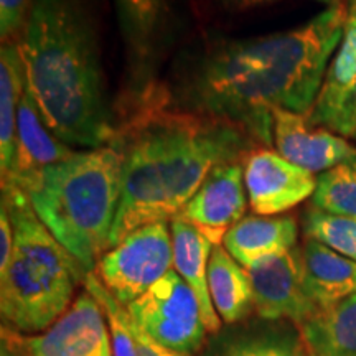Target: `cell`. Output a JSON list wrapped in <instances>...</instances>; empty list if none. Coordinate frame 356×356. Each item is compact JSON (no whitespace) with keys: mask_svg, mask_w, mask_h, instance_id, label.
<instances>
[{"mask_svg":"<svg viewBox=\"0 0 356 356\" xmlns=\"http://www.w3.org/2000/svg\"><path fill=\"white\" fill-rule=\"evenodd\" d=\"M73 154L74 150L47 127L29 84H25L17 122L15 160L10 175L2 181V186L15 185L26 193L48 167Z\"/></svg>","mask_w":356,"mask_h":356,"instance_id":"13","label":"cell"},{"mask_svg":"<svg viewBox=\"0 0 356 356\" xmlns=\"http://www.w3.org/2000/svg\"><path fill=\"white\" fill-rule=\"evenodd\" d=\"M84 287L96 297L102 309H104L106 320H108L113 356H139V353H137L136 338H134L132 333V318L129 315L127 307L122 305L104 287V284L101 282L95 270L86 275Z\"/></svg>","mask_w":356,"mask_h":356,"instance_id":"24","label":"cell"},{"mask_svg":"<svg viewBox=\"0 0 356 356\" xmlns=\"http://www.w3.org/2000/svg\"><path fill=\"white\" fill-rule=\"evenodd\" d=\"M136 95L155 83L152 71L165 33V0H115Z\"/></svg>","mask_w":356,"mask_h":356,"instance_id":"14","label":"cell"},{"mask_svg":"<svg viewBox=\"0 0 356 356\" xmlns=\"http://www.w3.org/2000/svg\"><path fill=\"white\" fill-rule=\"evenodd\" d=\"M172 267V229L167 222H152L132 231L104 252L95 273L115 299L127 307L170 273Z\"/></svg>","mask_w":356,"mask_h":356,"instance_id":"7","label":"cell"},{"mask_svg":"<svg viewBox=\"0 0 356 356\" xmlns=\"http://www.w3.org/2000/svg\"><path fill=\"white\" fill-rule=\"evenodd\" d=\"M292 325L259 317L228 325L213 333L197 356H307Z\"/></svg>","mask_w":356,"mask_h":356,"instance_id":"15","label":"cell"},{"mask_svg":"<svg viewBox=\"0 0 356 356\" xmlns=\"http://www.w3.org/2000/svg\"><path fill=\"white\" fill-rule=\"evenodd\" d=\"M26 74L19 42L3 43L0 51V173L2 181L10 175L17 147L19 108Z\"/></svg>","mask_w":356,"mask_h":356,"instance_id":"22","label":"cell"},{"mask_svg":"<svg viewBox=\"0 0 356 356\" xmlns=\"http://www.w3.org/2000/svg\"><path fill=\"white\" fill-rule=\"evenodd\" d=\"M218 2L222 3V6L228 7V8H249V7L262 6V3L275 2V0H218ZM320 2L335 3V2H338V0H320Z\"/></svg>","mask_w":356,"mask_h":356,"instance_id":"31","label":"cell"},{"mask_svg":"<svg viewBox=\"0 0 356 356\" xmlns=\"http://www.w3.org/2000/svg\"><path fill=\"white\" fill-rule=\"evenodd\" d=\"M243 162L221 163L204 178L178 216L195 226L213 246H220L248 208Z\"/></svg>","mask_w":356,"mask_h":356,"instance_id":"11","label":"cell"},{"mask_svg":"<svg viewBox=\"0 0 356 356\" xmlns=\"http://www.w3.org/2000/svg\"><path fill=\"white\" fill-rule=\"evenodd\" d=\"M356 83V10H348L343 38L328 65L317 99L309 111L310 124L332 131Z\"/></svg>","mask_w":356,"mask_h":356,"instance_id":"19","label":"cell"},{"mask_svg":"<svg viewBox=\"0 0 356 356\" xmlns=\"http://www.w3.org/2000/svg\"><path fill=\"white\" fill-rule=\"evenodd\" d=\"M121 188L122 155L104 145L48 167L26 195L43 225L89 274L111 248Z\"/></svg>","mask_w":356,"mask_h":356,"instance_id":"4","label":"cell"},{"mask_svg":"<svg viewBox=\"0 0 356 356\" xmlns=\"http://www.w3.org/2000/svg\"><path fill=\"white\" fill-rule=\"evenodd\" d=\"M13 251V226L7 208H0V273L6 269Z\"/></svg>","mask_w":356,"mask_h":356,"instance_id":"29","label":"cell"},{"mask_svg":"<svg viewBox=\"0 0 356 356\" xmlns=\"http://www.w3.org/2000/svg\"><path fill=\"white\" fill-rule=\"evenodd\" d=\"M173 241V267L195 292L202 307L203 322L208 333L221 330V318L213 307L208 289V262L213 244L181 216L170 221Z\"/></svg>","mask_w":356,"mask_h":356,"instance_id":"18","label":"cell"},{"mask_svg":"<svg viewBox=\"0 0 356 356\" xmlns=\"http://www.w3.org/2000/svg\"><path fill=\"white\" fill-rule=\"evenodd\" d=\"M307 356H356V293L299 327Z\"/></svg>","mask_w":356,"mask_h":356,"instance_id":"21","label":"cell"},{"mask_svg":"<svg viewBox=\"0 0 356 356\" xmlns=\"http://www.w3.org/2000/svg\"><path fill=\"white\" fill-rule=\"evenodd\" d=\"M0 356H33L26 343V337L2 325V343H0Z\"/></svg>","mask_w":356,"mask_h":356,"instance_id":"28","label":"cell"},{"mask_svg":"<svg viewBox=\"0 0 356 356\" xmlns=\"http://www.w3.org/2000/svg\"><path fill=\"white\" fill-rule=\"evenodd\" d=\"M19 47L26 84L47 127L68 145H109L115 115L92 0H33Z\"/></svg>","mask_w":356,"mask_h":356,"instance_id":"3","label":"cell"},{"mask_svg":"<svg viewBox=\"0 0 356 356\" xmlns=\"http://www.w3.org/2000/svg\"><path fill=\"white\" fill-rule=\"evenodd\" d=\"M348 10H356V8H348Z\"/></svg>","mask_w":356,"mask_h":356,"instance_id":"32","label":"cell"},{"mask_svg":"<svg viewBox=\"0 0 356 356\" xmlns=\"http://www.w3.org/2000/svg\"><path fill=\"white\" fill-rule=\"evenodd\" d=\"M305 291L320 310L356 293V262L307 238L300 248Z\"/></svg>","mask_w":356,"mask_h":356,"instance_id":"17","label":"cell"},{"mask_svg":"<svg viewBox=\"0 0 356 356\" xmlns=\"http://www.w3.org/2000/svg\"><path fill=\"white\" fill-rule=\"evenodd\" d=\"M33 356H113L104 309L83 291L48 330L26 337Z\"/></svg>","mask_w":356,"mask_h":356,"instance_id":"10","label":"cell"},{"mask_svg":"<svg viewBox=\"0 0 356 356\" xmlns=\"http://www.w3.org/2000/svg\"><path fill=\"white\" fill-rule=\"evenodd\" d=\"M273 142L284 159L310 173L356 162V147L345 137L314 126L305 114L293 111H273Z\"/></svg>","mask_w":356,"mask_h":356,"instance_id":"12","label":"cell"},{"mask_svg":"<svg viewBox=\"0 0 356 356\" xmlns=\"http://www.w3.org/2000/svg\"><path fill=\"white\" fill-rule=\"evenodd\" d=\"M249 207L256 215L274 216L314 195L317 178L264 145L251 150L243 162Z\"/></svg>","mask_w":356,"mask_h":356,"instance_id":"8","label":"cell"},{"mask_svg":"<svg viewBox=\"0 0 356 356\" xmlns=\"http://www.w3.org/2000/svg\"><path fill=\"white\" fill-rule=\"evenodd\" d=\"M332 131L340 134L345 139H356V83L350 96L346 97Z\"/></svg>","mask_w":356,"mask_h":356,"instance_id":"27","label":"cell"},{"mask_svg":"<svg viewBox=\"0 0 356 356\" xmlns=\"http://www.w3.org/2000/svg\"><path fill=\"white\" fill-rule=\"evenodd\" d=\"M2 204L13 226V251L0 273L2 325L19 333L43 332L70 309L88 273L43 225L24 190L3 185Z\"/></svg>","mask_w":356,"mask_h":356,"instance_id":"5","label":"cell"},{"mask_svg":"<svg viewBox=\"0 0 356 356\" xmlns=\"http://www.w3.org/2000/svg\"><path fill=\"white\" fill-rule=\"evenodd\" d=\"M33 0H0V37L3 43L20 42Z\"/></svg>","mask_w":356,"mask_h":356,"instance_id":"26","label":"cell"},{"mask_svg":"<svg viewBox=\"0 0 356 356\" xmlns=\"http://www.w3.org/2000/svg\"><path fill=\"white\" fill-rule=\"evenodd\" d=\"M254 292V312L264 320H286L297 327L320 310L305 291L300 248L269 257L249 267Z\"/></svg>","mask_w":356,"mask_h":356,"instance_id":"9","label":"cell"},{"mask_svg":"<svg viewBox=\"0 0 356 356\" xmlns=\"http://www.w3.org/2000/svg\"><path fill=\"white\" fill-rule=\"evenodd\" d=\"M304 233L307 238L356 262V220L330 215L312 207L304 216Z\"/></svg>","mask_w":356,"mask_h":356,"instance_id":"25","label":"cell"},{"mask_svg":"<svg viewBox=\"0 0 356 356\" xmlns=\"http://www.w3.org/2000/svg\"><path fill=\"white\" fill-rule=\"evenodd\" d=\"M208 289L221 322H244L254 310V292L246 267H243L225 246H215L208 262Z\"/></svg>","mask_w":356,"mask_h":356,"instance_id":"20","label":"cell"},{"mask_svg":"<svg viewBox=\"0 0 356 356\" xmlns=\"http://www.w3.org/2000/svg\"><path fill=\"white\" fill-rule=\"evenodd\" d=\"M127 312L145 335L177 353L198 355L207 343L202 307L177 270L172 269L129 304Z\"/></svg>","mask_w":356,"mask_h":356,"instance_id":"6","label":"cell"},{"mask_svg":"<svg viewBox=\"0 0 356 356\" xmlns=\"http://www.w3.org/2000/svg\"><path fill=\"white\" fill-rule=\"evenodd\" d=\"M299 228L292 216H244L222 239L226 251L243 267L259 264L269 257L296 248Z\"/></svg>","mask_w":356,"mask_h":356,"instance_id":"16","label":"cell"},{"mask_svg":"<svg viewBox=\"0 0 356 356\" xmlns=\"http://www.w3.org/2000/svg\"><path fill=\"white\" fill-rule=\"evenodd\" d=\"M346 19L348 8L338 0L287 32L211 44L185 65L172 99L186 111L238 124L270 145L275 108L309 114Z\"/></svg>","mask_w":356,"mask_h":356,"instance_id":"1","label":"cell"},{"mask_svg":"<svg viewBox=\"0 0 356 356\" xmlns=\"http://www.w3.org/2000/svg\"><path fill=\"white\" fill-rule=\"evenodd\" d=\"M132 333H134V338H136L137 353H139V356H186L159 345L157 341L152 340L149 335H145V333L142 332L136 323H134V320H132Z\"/></svg>","mask_w":356,"mask_h":356,"instance_id":"30","label":"cell"},{"mask_svg":"<svg viewBox=\"0 0 356 356\" xmlns=\"http://www.w3.org/2000/svg\"><path fill=\"white\" fill-rule=\"evenodd\" d=\"M312 207L330 215L356 220V162L323 172L317 178Z\"/></svg>","mask_w":356,"mask_h":356,"instance_id":"23","label":"cell"},{"mask_svg":"<svg viewBox=\"0 0 356 356\" xmlns=\"http://www.w3.org/2000/svg\"><path fill=\"white\" fill-rule=\"evenodd\" d=\"M109 145L122 155L114 248L142 226L172 221L213 168L244 162L261 144L238 124L180 108L165 86L152 83L122 102Z\"/></svg>","mask_w":356,"mask_h":356,"instance_id":"2","label":"cell"}]
</instances>
